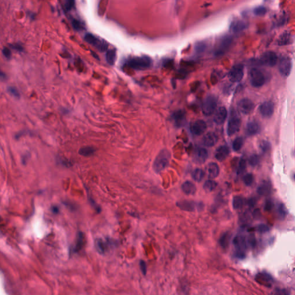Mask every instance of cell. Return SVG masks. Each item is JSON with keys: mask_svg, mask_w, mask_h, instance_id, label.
<instances>
[{"mask_svg": "<svg viewBox=\"0 0 295 295\" xmlns=\"http://www.w3.org/2000/svg\"><path fill=\"white\" fill-rule=\"evenodd\" d=\"M240 125H241L240 119L238 117V115L232 114L230 117L228 123V127H227L228 135L229 136H231L235 133H236L240 129Z\"/></svg>", "mask_w": 295, "mask_h": 295, "instance_id": "cell-8", "label": "cell"}, {"mask_svg": "<svg viewBox=\"0 0 295 295\" xmlns=\"http://www.w3.org/2000/svg\"><path fill=\"white\" fill-rule=\"evenodd\" d=\"M217 99L213 95L207 96L202 104V111L205 116L212 115L217 108Z\"/></svg>", "mask_w": 295, "mask_h": 295, "instance_id": "cell-3", "label": "cell"}, {"mask_svg": "<svg viewBox=\"0 0 295 295\" xmlns=\"http://www.w3.org/2000/svg\"><path fill=\"white\" fill-rule=\"evenodd\" d=\"M245 24L241 21H238L234 23L232 27L233 31L235 32H239L242 31L245 28Z\"/></svg>", "mask_w": 295, "mask_h": 295, "instance_id": "cell-39", "label": "cell"}, {"mask_svg": "<svg viewBox=\"0 0 295 295\" xmlns=\"http://www.w3.org/2000/svg\"><path fill=\"white\" fill-rule=\"evenodd\" d=\"M117 58V51L115 49H110L108 50L106 54V59L108 64L110 65H114Z\"/></svg>", "mask_w": 295, "mask_h": 295, "instance_id": "cell-25", "label": "cell"}, {"mask_svg": "<svg viewBox=\"0 0 295 295\" xmlns=\"http://www.w3.org/2000/svg\"><path fill=\"white\" fill-rule=\"evenodd\" d=\"M12 47L13 49H15V50H17V51H21L23 50V47L19 45H13V46H12Z\"/></svg>", "mask_w": 295, "mask_h": 295, "instance_id": "cell-48", "label": "cell"}, {"mask_svg": "<svg viewBox=\"0 0 295 295\" xmlns=\"http://www.w3.org/2000/svg\"><path fill=\"white\" fill-rule=\"evenodd\" d=\"M95 247L98 251L100 254H103L105 251L106 247L104 241L102 239H97L95 241Z\"/></svg>", "mask_w": 295, "mask_h": 295, "instance_id": "cell-32", "label": "cell"}, {"mask_svg": "<svg viewBox=\"0 0 295 295\" xmlns=\"http://www.w3.org/2000/svg\"><path fill=\"white\" fill-rule=\"evenodd\" d=\"M259 148L262 152H268L271 149V144L268 141H262L259 145Z\"/></svg>", "mask_w": 295, "mask_h": 295, "instance_id": "cell-36", "label": "cell"}, {"mask_svg": "<svg viewBox=\"0 0 295 295\" xmlns=\"http://www.w3.org/2000/svg\"><path fill=\"white\" fill-rule=\"evenodd\" d=\"M176 205L183 211L188 212H193L196 209L199 211L200 209H202L203 207V204L202 203H198L191 201H181L176 203Z\"/></svg>", "mask_w": 295, "mask_h": 295, "instance_id": "cell-10", "label": "cell"}, {"mask_svg": "<svg viewBox=\"0 0 295 295\" xmlns=\"http://www.w3.org/2000/svg\"><path fill=\"white\" fill-rule=\"evenodd\" d=\"M274 106L272 102L266 101L261 104L259 111L261 115L265 118H270L274 112Z\"/></svg>", "mask_w": 295, "mask_h": 295, "instance_id": "cell-13", "label": "cell"}, {"mask_svg": "<svg viewBox=\"0 0 295 295\" xmlns=\"http://www.w3.org/2000/svg\"><path fill=\"white\" fill-rule=\"evenodd\" d=\"M272 189L271 182L269 180H264L257 188V192L260 196H268L272 192Z\"/></svg>", "mask_w": 295, "mask_h": 295, "instance_id": "cell-17", "label": "cell"}, {"mask_svg": "<svg viewBox=\"0 0 295 295\" xmlns=\"http://www.w3.org/2000/svg\"><path fill=\"white\" fill-rule=\"evenodd\" d=\"M234 246L236 250V255L239 258H243L245 257V250L247 248V241L245 238L243 236L238 235L234 238Z\"/></svg>", "mask_w": 295, "mask_h": 295, "instance_id": "cell-6", "label": "cell"}, {"mask_svg": "<svg viewBox=\"0 0 295 295\" xmlns=\"http://www.w3.org/2000/svg\"><path fill=\"white\" fill-rule=\"evenodd\" d=\"M244 76V66L236 64L232 67L228 73V78L231 82L238 83L242 80Z\"/></svg>", "mask_w": 295, "mask_h": 295, "instance_id": "cell-7", "label": "cell"}, {"mask_svg": "<svg viewBox=\"0 0 295 295\" xmlns=\"http://www.w3.org/2000/svg\"><path fill=\"white\" fill-rule=\"evenodd\" d=\"M266 13V9L264 7H258L255 9L254 13L257 16H263Z\"/></svg>", "mask_w": 295, "mask_h": 295, "instance_id": "cell-41", "label": "cell"}, {"mask_svg": "<svg viewBox=\"0 0 295 295\" xmlns=\"http://www.w3.org/2000/svg\"><path fill=\"white\" fill-rule=\"evenodd\" d=\"M171 118L176 127H182L186 122V113L183 110H178L173 113Z\"/></svg>", "mask_w": 295, "mask_h": 295, "instance_id": "cell-16", "label": "cell"}, {"mask_svg": "<svg viewBox=\"0 0 295 295\" xmlns=\"http://www.w3.org/2000/svg\"><path fill=\"white\" fill-rule=\"evenodd\" d=\"M273 205L272 202L270 200H268L264 205V211L267 212L271 211L273 208Z\"/></svg>", "mask_w": 295, "mask_h": 295, "instance_id": "cell-44", "label": "cell"}, {"mask_svg": "<svg viewBox=\"0 0 295 295\" xmlns=\"http://www.w3.org/2000/svg\"><path fill=\"white\" fill-rule=\"evenodd\" d=\"M84 38L87 42L95 47L100 52H104L107 50L108 47L107 43L95 35L92 34H87L85 35Z\"/></svg>", "mask_w": 295, "mask_h": 295, "instance_id": "cell-5", "label": "cell"}, {"mask_svg": "<svg viewBox=\"0 0 295 295\" xmlns=\"http://www.w3.org/2000/svg\"><path fill=\"white\" fill-rule=\"evenodd\" d=\"M257 231L261 233H265L269 231V228L267 225L265 224H259L257 226Z\"/></svg>", "mask_w": 295, "mask_h": 295, "instance_id": "cell-43", "label": "cell"}, {"mask_svg": "<svg viewBox=\"0 0 295 295\" xmlns=\"http://www.w3.org/2000/svg\"><path fill=\"white\" fill-rule=\"evenodd\" d=\"M95 152V149L91 146H86L79 150V154L84 156H89Z\"/></svg>", "mask_w": 295, "mask_h": 295, "instance_id": "cell-30", "label": "cell"}, {"mask_svg": "<svg viewBox=\"0 0 295 295\" xmlns=\"http://www.w3.org/2000/svg\"><path fill=\"white\" fill-rule=\"evenodd\" d=\"M245 199L241 197V196H235L233 198L232 201V206L234 209H239L243 207L245 205Z\"/></svg>", "mask_w": 295, "mask_h": 295, "instance_id": "cell-27", "label": "cell"}, {"mask_svg": "<svg viewBox=\"0 0 295 295\" xmlns=\"http://www.w3.org/2000/svg\"><path fill=\"white\" fill-rule=\"evenodd\" d=\"M249 163L250 165L252 167H255L259 163V158L257 155H252L250 156L249 159Z\"/></svg>", "mask_w": 295, "mask_h": 295, "instance_id": "cell-38", "label": "cell"}, {"mask_svg": "<svg viewBox=\"0 0 295 295\" xmlns=\"http://www.w3.org/2000/svg\"><path fill=\"white\" fill-rule=\"evenodd\" d=\"M171 159V153L167 150H161L153 163V169L156 173H159L166 169Z\"/></svg>", "mask_w": 295, "mask_h": 295, "instance_id": "cell-2", "label": "cell"}, {"mask_svg": "<svg viewBox=\"0 0 295 295\" xmlns=\"http://www.w3.org/2000/svg\"><path fill=\"white\" fill-rule=\"evenodd\" d=\"M5 77V74L4 73L0 72V79H4Z\"/></svg>", "mask_w": 295, "mask_h": 295, "instance_id": "cell-50", "label": "cell"}, {"mask_svg": "<svg viewBox=\"0 0 295 295\" xmlns=\"http://www.w3.org/2000/svg\"><path fill=\"white\" fill-rule=\"evenodd\" d=\"M208 157L207 150L202 148H198L195 150L193 159L194 161L197 164H202L205 163Z\"/></svg>", "mask_w": 295, "mask_h": 295, "instance_id": "cell-15", "label": "cell"}, {"mask_svg": "<svg viewBox=\"0 0 295 295\" xmlns=\"http://www.w3.org/2000/svg\"><path fill=\"white\" fill-rule=\"evenodd\" d=\"M2 53L4 56L7 58H10L11 57V51L8 47H5L2 50Z\"/></svg>", "mask_w": 295, "mask_h": 295, "instance_id": "cell-46", "label": "cell"}, {"mask_svg": "<svg viewBox=\"0 0 295 295\" xmlns=\"http://www.w3.org/2000/svg\"><path fill=\"white\" fill-rule=\"evenodd\" d=\"M8 91L10 92V93L12 94L13 96H15V97H18L19 95V92H17V91L13 87H10V88H8Z\"/></svg>", "mask_w": 295, "mask_h": 295, "instance_id": "cell-47", "label": "cell"}, {"mask_svg": "<svg viewBox=\"0 0 295 295\" xmlns=\"http://www.w3.org/2000/svg\"><path fill=\"white\" fill-rule=\"evenodd\" d=\"M278 213L281 219H284L287 215V208L283 203H280L278 207Z\"/></svg>", "mask_w": 295, "mask_h": 295, "instance_id": "cell-35", "label": "cell"}, {"mask_svg": "<svg viewBox=\"0 0 295 295\" xmlns=\"http://www.w3.org/2000/svg\"><path fill=\"white\" fill-rule=\"evenodd\" d=\"M278 58L276 53L273 51H269L262 54L260 58V62L264 65L272 67L276 65Z\"/></svg>", "mask_w": 295, "mask_h": 295, "instance_id": "cell-11", "label": "cell"}, {"mask_svg": "<svg viewBox=\"0 0 295 295\" xmlns=\"http://www.w3.org/2000/svg\"><path fill=\"white\" fill-rule=\"evenodd\" d=\"M248 204L250 206L253 207L255 204V201L254 199H250L249 201H248Z\"/></svg>", "mask_w": 295, "mask_h": 295, "instance_id": "cell-49", "label": "cell"}, {"mask_svg": "<svg viewBox=\"0 0 295 295\" xmlns=\"http://www.w3.org/2000/svg\"><path fill=\"white\" fill-rule=\"evenodd\" d=\"M230 235L229 232H226L224 234H222L221 236V238L219 240V242L221 246L223 248H226V247L228 245L229 241H230Z\"/></svg>", "mask_w": 295, "mask_h": 295, "instance_id": "cell-29", "label": "cell"}, {"mask_svg": "<svg viewBox=\"0 0 295 295\" xmlns=\"http://www.w3.org/2000/svg\"><path fill=\"white\" fill-rule=\"evenodd\" d=\"M249 80L251 85L255 88H259L264 85L265 77L259 69L253 68L249 72Z\"/></svg>", "mask_w": 295, "mask_h": 295, "instance_id": "cell-4", "label": "cell"}, {"mask_svg": "<svg viewBox=\"0 0 295 295\" xmlns=\"http://www.w3.org/2000/svg\"><path fill=\"white\" fill-rule=\"evenodd\" d=\"M72 24L73 28L77 31H80L84 29V24L81 22L80 20L77 19H73L72 21Z\"/></svg>", "mask_w": 295, "mask_h": 295, "instance_id": "cell-33", "label": "cell"}, {"mask_svg": "<svg viewBox=\"0 0 295 295\" xmlns=\"http://www.w3.org/2000/svg\"><path fill=\"white\" fill-rule=\"evenodd\" d=\"M245 168H246V161L245 159H241L239 161V165H238V169H237L238 174H241L243 173L245 169Z\"/></svg>", "mask_w": 295, "mask_h": 295, "instance_id": "cell-40", "label": "cell"}, {"mask_svg": "<svg viewBox=\"0 0 295 295\" xmlns=\"http://www.w3.org/2000/svg\"><path fill=\"white\" fill-rule=\"evenodd\" d=\"M227 117V111L226 107H220L215 112L213 121L217 125L224 123Z\"/></svg>", "mask_w": 295, "mask_h": 295, "instance_id": "cell-18", "label": "cell"}, {"mask_svg": "<svg viewBox=\"0 0 295 295\" xmlns=\"http://www.w3.org/2000/svg\"><path fill=\"white\" fill-rule=\"evenodd\" d=\"M244 144V140L242 137L235 138L232 144V148L235 151H239L241 149Z\"/></svg>", "mask_w": 295, "mask_h": 295, "instance_id": "cell-31", "label": "cell"}, {"mask_svg": "<svg viewBox=\"0 0 295 295\" xmlns=\"http://www.w3.org/2000/svg\"><path fill=\"white\" fill-rule=\"evenodd\" d=\"M217 186V183L213 180H207L203 184V190L207 193L213 192Z\"/></svg>", "mask_w": 295, "mask_h": 295, "instance_id": "cell-26", "label": "cell"}, {"mask_svg": "<svg viewBox=\"0 0 295 295\" xmlns=\"http://www.w3.org/2000/svg\"><path fill=\"white\" fill-rule=\"evenodd\" d=\"M83 239H84L83 234L81 232H80L78 235V236H77L76 245V247L74 249L75 252L78 251L79 250H80L81 249L82 245H83Z\"/></svg>", "mask_w": 295, "mask_h": 295, "instance_id": "cell-34", "label": "cell"}, {"mask_svg": "<svg viewBox=\"0 0 295 295\" xmlns=\"http://www.w3.org/2000/svg\"><path fill=\"white\" fill-rule=\"evenodd\" d=\"M230 153V150L226 145L220 146L215 152V158L219 161H224Z\"/></svg>", "mask_w": 295, "mask_h": 295, "instance_id": "cell-20", "label": "cell"}, {"mask_svg": "<svg viewBox=\"0 0 295 295\" xmlns=\"http://www.w3.org/2000/svg\"><path fill=\"white\" fill-rule=\"evenodd\" d=\"M207 129V125L203 120H197L193 122L190 126V131L195 136H200L203 134Z\"/></svg>", "mask_w": 295, "mask_h": 295, "instance_id": "cell-14", "label": "cell"}, {"mask_svg": "<svg viewBox=\"0 0 295 295\" xmlns=\"http://www.w3.org/2000/svg\"><path fill=\"white\" fill-rule=\"evenodd\" d=\"M207 175L210 179H215L220 173L219 165L216 163H210L207 167Z\"/></svg>", "mask_w": 295, "mask_h": 295, "instance_id": "cell-22", "label": "cell"}, {"mask_svg": "<svg viewBox=\"0 0 295 295\" xmlns=\"http://www.w3.org/2000/svg\"><path fill=\"white\" fill-rule=\"evenodd\" d=\"M140 268H141V270L142 271L143 274L146 275L147 270H146V264L145 262L144 261L141 260L140 262Z\"/></svg>", "mask_w": 295, "mask_h": 295, "instance_id": "cell-45", "label": "cell"}, {"mask_svg": "<svg viewBox=\"0 0 295 295\" xmlns=\"http://www.w3.org/2000/svg\"><path fill=\"white\" fill-rule=\"evenodd\" d=\"M152 64V60L148 56L131 58L126 61V65L131 69L142 70L150 68Z\"/></svg>", "mask_w": 295, "mask_h": 295, "instance_id": "cell-1", "label": "cell"}, {"mask_svg": "<svg viewBox=\"0 0 295 295\" xmlns=\"http://www.w3.org/2000/svg\"><path fill=\"white\" fill-rule=\"evenodd\" d=\"M182 190L186 195L192 196L196 194L197 188L191 181H186L182 185Z\"/></svg>", "mask_w": 295, "mask_h": 295, "instance_id": "cell-23", "label": "cell"}, {"mask_svg": "<svg viewBox=\"0 0 295 295\" xmlns=\"http://www.w3.org/2000/svg\"><path fill=\"white\" fill-rule=\"evenodd\" d=\"M292 63L291 59L288 56H283L280 59L278 65V69L280 73L282 76L288 77L291 72Z\"/></svg>", "mask_w": 295, "mask_h": 295, "instance_id": "cell-9", "label": "cell"}, {"mask_svg": "<svg viewBox=\"0 0 295 295\" xmlns=\"http://www.w3.org/2000/svg\"><path fill=\"white\" fill-rule=\"evenodd\" d=\"M204 176L205 173L203 170L201 169H195L192 174V178L197 182H199L202 180Z\"/></svg>", "mask_w": 295, "mask_h": 295, "instance_id": "cell-28", "label": "cell"}, {"mask_svg": "<svg viewBox=\"0 0 295 295\" xmlns=\"http://www.w3.org/2000/svg\"><path fill=\"white\" fill-rule=\"evenodd\" d=\"M291 34L289 32H285L282 35H281L278 39V45L280 46L287 45L291 43Z\"/></svg>", "mask_w": 295, "mask_h": 295, "instance_id": "cell-24", "label": "cell"}, {"mask_svg": "<svg viewBox=\"0 0 295 295\" xmlns=\"http://www.w3.org/2000/svg\"><path fill=\"white\" fill-rule=\"evenodd\" d=\"M75 4L74 0H65V8L67 11H70L73 8Z\"/></svg>", "mask_w": 295, "mask_h": 295, "instance_id": "cell-42", "label": "cell"}, {"mask_svg": "<svg viewBox=\"0 0 295 295\" xmlns=\"http://www.w3.org/2000/svg\"><path fill=\"white\" fill-rule=\"evenodd\" d=\"M238 110L245 115H248L254 108V103L251 100L244 98L240 100L238 103Z\"/></svg>", "mask_w": 295, "mask_h": 295, "instance_id": "cell-12", "label": "cell"}, {"mask_svg": "<svg viewBox=\"0 0 295 295\" xmlns=\"http://www.w3.org/2000/svg\"><path fill=\"white\" fill-rule=\"evenodd\" d=\"M261 127L259 123L256 121H251L247 123L246 126V133L249 136L258 134L261 131Z\"/></svg>", "mask_w": 295, "mask_h": 295, "instance_id": "cell-19", "label": "cell"}, {"mask_svg": "<svg viewBox=\"0 0 295 295\" xmlns=\"http://www.w3.org/2000/svg\"><path fill=\"white\" fill-rule=\"evenodd\" d=\"M254 182V176L252 174H247L243 177V182L245 186H249L253 184Z\"/></svg>", "mask_w": 295, "mask_h": 295, "instance_id": "cell-37", "label": "cell"}, {"mask_svg": "<svg viewBox=\"0 0 295 295\" xmlns=\"http://www.w3.org/2000/svg\"><path fill=\"white\" fill-rule=\"evenodd\" d=\"M218 141V137L213 132H209L203 137L202 141L204 145L212 147L215 145Z\"/></svg>", "mask_w": 295, "mask_h": 295, "instance_id": "cell-21", "label": "cell"}]
</instances>
